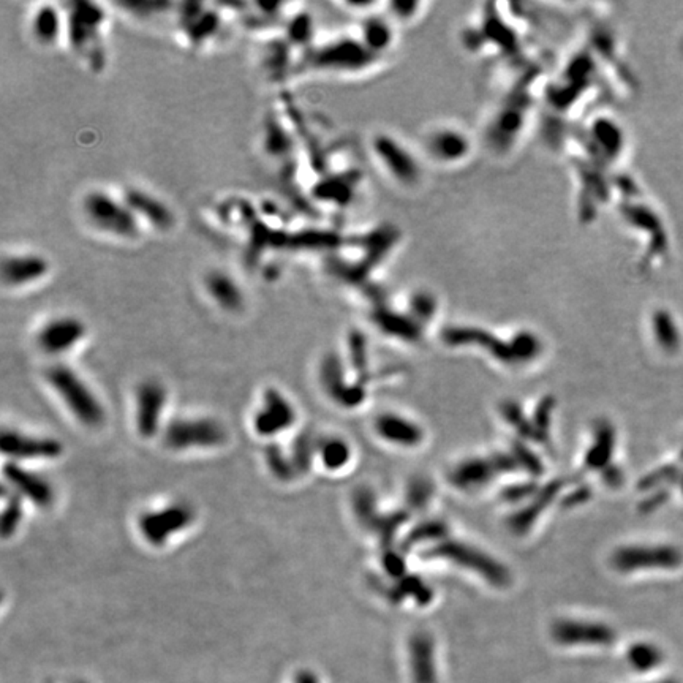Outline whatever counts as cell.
Segmentation results:
<instances>
[{"label": "cell", "instance_id": "1", "mask_svg": "<svg viewBox=\"0 0 683 683\" xmlns=\"http://www.w3.org/2000/svg\"><path fill=\"white\" fill-rule=\"evenodd\" d=\"M84 215L92 225L109 236L133 239L139 233V218L125 204L105 192H91L82 201Z\"/></svg>", "mask_w": 683, "mask_h": 683}, {"label": "cell", "instance_id": "2", "mask_svg": "<svg viewBox=\"0 0 683 683\" xmlns=\"http://www.w3.org/2000/svg\"><path fill=\"white\" fill-rule=\"evenodd\" d=\"M48 382L54 386L59 396L65 400L66 407L73 414L86 425L102 424L105 411L94 394L87 389L78 375L73 373L69 367L54 366L46 373Z\"/></svg>", "mask_w": 683, "mask_h": 683}, {"label": "cell", "instance_id": "3", "mask_svg": "<svg viewBox=\"0 0 683 683\" xmlns=\"http://www.w3.org/2000/svg\"><path fill=\"white\" fill-rule=\"evenodd\" d=\"M225 429L211 419H177L168 425L165 432V445L171 450H187V447H212L225 441Z\"/></svg>", "mask_w": 683, "mask_h": 683}, {"label": "cell", "instance_id": "4", "mask_svg": "<svg viewBox=\"0 0 683 683\" xmlns=\"http://www.w3.org/2000/svg\"><path fill=\"white\" fill-rule=\"evenodd\" d=\"M683 562V556L674 546L625 547L614 553V567L623 573L641 568H677Z\"/></svg>", "mask_w": 683, "mask_h": 683}, {"label": "cell", "instance_id": "5", "mask_svg": "<svg viewBox=\"0 0 683 683\" xmlns=\"http://www.w3.org/2000/svg\"><path fill=\"white\" fill-rule=\"evenodd\" d=\"M193 520L192 508L187 505H171L161 511L144 514L139 529L152 546H163L171 535L188 527Z\"/></svg>", "mask_w": 683, "mask_h": 683}, {"label": "cell", "instance_id": "6", "mask_svg": "<svg viewBox=\"0 0 683 683\" xmlns=\"http://www.w3.org/2000/svg\"><path fill=\"white\" fill-rule=\"evenodd\" d=\"M103 24V11L92 3H75L70 11L69 33L70 42L75 49L87 53L94 57V49L97 46L98 30Z\"/></svg>", "mask_w": 683, "mask_h": 683}, {"label": "cell", "instance_id": "7", "mask_svg": "<svg viewBox=\"0 0 683 683\" xmlns=\"http://www.w3.org/2000/svg\"><path fill=\"white\" fill-rule=\"evenodd\" d=\"M430 556L450 558L452 562H457L459 565H463V567L478 571L479 574H483L487 580H490L492 584L495 585L508 584V571L503 568L502 565H498L495 560H490L489 557L484 556V553L474 551L472 547L450 542V544H443L434 549V551L430 552Z\"/></svg>", "mask_w": 683, "mask_h": 683}, {"label": "cell", "instance_id": "8", "mask_svg": "<svg viewBox=\"0 0 683 683\" xmlns=\"http://www.w3.org/2000/svg\"><path fill=\"white\" fill-rule=\"evenodd\" d=\"M294 419L296 413L290 402L278 391L267 389L263 410L255 418V429L263 436H272L293 425Z\"/></svg>", "mask_w": 683, "mask_h": 683}, {"label": "cell", "instance_id": "9", "mask_svg": "<svg viewBox=\"0 0 683 683\" xmlns=\"http://www.w3.org/2000/svg\"><path fill=\"white\" fill-rule=\"evenodd\" d=\"M48 272L49 263L35 254L11 255L3 260L2 265L3 283L10 288L29 287L46 277Z\"/></svg>", "mask_w": 683, "mask_h": 683}, {"label": "cell", "instance_id": "10", "mask_svg": "<svg viewBox=\"0 0 683 683\" xmlns=\"http://www.w3.org/2000/svg\"><path fill=\"white\" fill-rule=\"evenodd\" d=\"M84 334H86V328L78 318L60 317L44 324L37 342L42 350L57 355V353L73 348L84 337Z\"/></svg>", "mask_w": 683, "mask_h": 683}, {"label": "cell", "instance_id": "11", "mask_svg": "<svg viewBox=\"0 0 683 683\" xmlns=\"http://www.w3.org/2000/svg\"><path fill=\"white\" fill-rule=\"evenodd\" d=\"M2 452L16 459H54L62 452V445L53 438H37V436L21 435L5 430L2 435Z\"/></svg>", "mask_w": 683, "mask_h": 683}, {"label": "cell", "instance_id": "12", "mask_svg": "<svg viewBox=\"0 0 683 683\" xmlns=\"http://www.w3.org/2000/svg\"><path fill=\"white\" fill-rule=\"evenodd\" d=\"M166 394L165 389L155 382H145L136 393V425L138 432L145 438L157 434L160 414L163 410Z\"/></svg>", "mask_w": 683, "mask_h": 683}, {"label": "cell", "instance_id": "13", "mask_svg": "<svg viewBox=\"0 0 683 683\" xmlns=\"http://www.w3.org/2000/svg\"><path fill=\"white\" fill-rule=\"evenodd\" d=\"M553 639L565 646L573 644H593L609 646L614 642L615 632L606 625L585 623V621H558L552 628Z\"/></svg>", "mask_w": 683, "mask_h": 683}, {"label": "cell", "instance_id": "14", "mask_svg": "<svg viewBox=\"0 0 683 683\" xmlns=\"http://www.w3.org/2000/svg\"><path fill=\"white\" fill-rule=\"evenodd\" d=\"M125 204L130 207L133 214L138 218L149 222L150 225L155 227L157 229H161V231L171 228L172 223H175V217H172L170 207L165 203H161L160 199L152 197V195L143 192V190H127Z\"/></svg>", "mask_w": 683, "mask_h": 683}, {"label": "cell", "instance_id": "15", "mask_svg": "<svg viewBox=\"0 0 683 683\" xmlns=\"http://www.w3.org/2000/svg\"><path fill=\"white\" fill-rule=\"evenodd\" d=\"M5 477L16 487L22 495L29 498L38 506H48L53 503V487L49 486L42 477L35 473L27 472L16 463H7L5 465Z\"/></svg>", "mask_w": 683, "mask_h": 683}, {"label": "cell", "instance_id": "16", "mask_svg": "<svg viewBox=\"0 0 683 683\" xmlns=\"http://www.w3.org/2000/svg\"><path fill=\"white\" fill-rule=\"evenodd\" d=\"M321 378L328 394L344 407H356L364 399V391L360 384L346 386L344 383V372L337 357L329 356L323 362Z\"/></svg>", "mask_w": 683, "mask_h": 683}, {"label": "cell", "instance_id": "17", "mask_svg": "<svg viewBox=\"0 0 683 683\" xmlns=\"http://www.w3.org/2000/svg\"><path fill=\"white\" fill-rule=\"evenodd\" d=\"M410 657L414 683H438L432 637L425 632H416L410 641Z\"/></svg>", "mask_w": 683, "mask_h": 683}, {"label": "cell", "instance_id": "18", "mask_svg": "<svg viewBox=\"0 0 683 683\" xmlns=\"http://www.w3.org/2000/svg\"><path fill=\"white\" fill-rule=\"evenodd\" d=\"M207 294L211 296L212 299L215 301V304H218L222 309H225L228 312L239 310L240 305L244 302L242 291L238 287V283L234 282L233 277H229L228 274L222 271H212L206 276L204 280Z\"/></svg>", "mask_w": 683, "mask_h": 683}, {"label": "cell", "instance_id": "19", "mask_svg": "<svg viewBox=\"0 0 683 683\" xmlns=\"http://www.w3.org/2000/svg\"><path fill=\"white\" fill-rule=\"evenodd\" d=\"M377 430L386 440L396 441L399 445L413 446L418 445L423 438L421 429L405 421V419H400L399 416H391V414H386V416L378 419Z\"/></svg>", "mask_w": 683, "mask_h": 683}, {"label": "cell", "instance_id": "20", "mask_svg": "<svg viewBox=\"0 0 683 683\" xmlns=\"http://www.w3.org/2000/svg\"><path fill=\"white\" fill-rule=\"evenodd\" d=\"M32 33L43 44H54L62 35V18L53 5H42L32 18Z\"/></svg>", "mask_w": 683, "mask_h": 683}, {"label": "cell", "instance_id": "21", "mask_svg": "<svg viewBox=\"0 0 683 683\" xmlns=\"http://www.w3.org/2000/svg\"><path fill=\"white\" fill-rule=\"evenodd\" d=\"M653 334L655 339L666 351H675L680 346V334L679 329H677V324L674 321V318L669 315L668 312L658 310L655 312L653 320Z\"/></svg>", "mask_w": 683, "mask_h": 683}, {"label": "cell", "instance_id": "22", "mask_svg": "<svg viewBox=\"0 0 683 683\" xmlns=\"http://www.w3.org/2000/svg\"><path fill=\"white\" fill-rule=\"evenodd\" d=\"M614 447V430L609 424H601L598 427L596 443L593 445L592 450L587 456V465L593 468H601L606 465L611 459V452Z\"/></svg>", "mask_w": 683, "mask_h": 683}, {"label": "cell", "instance_id": "23", "mask_svg": "<svg viewBox=\"0 0 683 683\" xmlns=\"http://www.w3.org/2000/svg\"><path fill=\"white\" fill-rule=\"evenodd\" d=\"M628 662L639 673H647L663 662V653L657 646L648 642L635 644L628 650Z\"/></svg>", "mask_w": 683, "mask_h": 683}, {"label": "cell", "instance_id": "24", "mask_svg": "<svg viewBox=\"0 0 683 683\" xmlns=\"http://www.w3.org/2000/svg\"><path fill=\"white\" fill-rule=\"evenodd\" d=\"M492 473H494V468L489 463L483 461H470L456 470L452 481L463 487L479 486L486 483Z\"/></svg>", "mask_w": 683, "mask_h": 683}, {"label": "cell", "instance_id": "25", "mask_svg": "<svg viewBox=\"0 0 683 683\" xmlns=\"http://www.w3.org/2000/svg\"><path fill=\"white\" fill-rule=\"evenodd\" d=\"M317 450V441L310 432H302L293 443L291 462L296 474H305L312 465L313 452Z\"/></svg>", "mask_w": 683, "mask_h": 683}, {"label": "cell", "instance_id": "26", "mask_svg": "<svg viewBox=\"0 0 683 683\" xmlns=\"http://www.w3.org/2000/svg\"><path fill=\"white\" fill-rule=\"evenodd\" d=\"M320 454L324 465L331 470H337L348 462L350 450L344 441H340L337 438H331L323 441V445L320 446Z\"/></svg>", "mask_w": 683, "mask_h": 683}, {"label": "cell", "instance_id": "27", "mask_svg": "<svg viewBox=\"0 0 683 683\" xmlns=\"http://www.w3.org/2000/svg\"><path fill=\"white\" fill-rule=\"evenodd\" d=\"M266 461L267 465H269L271 472L276 474L278 479L282 481H290L293 477H296L293 462L291 459L283 454L282 450L277 445H269L266 447Z\"/></svg>", "mask_w": 683, "mask_h": 683}, {"label": "cell", "instance_id": "28", "mask_svg": "<svg viewBox=\"0 0 683 683\" xmlns=\"http://www.w3.org/2000/svg\"><path fill=\"white\" fill-rule=\"evenodd\" d=\"M22 519V506L21 498L18 495H11L8 498L7 506L2 513V522H0V531H2L3 538H10L15 533L16 529Z\"/></svg>", "mask_w": 683, "mask_h": 683}, {"label": "cell", "instance_id": "29", "mask_svg": "<svg viewBox=\"0 0 683 683\" xmlns=\"http://www.w3.org/2000/svg\"><path fill=\"white\" fill-rule=\"evenodd\" d=\"M677 474H679V470H677L675 467L659 468L658 472H653L652 474H648L647 478H644L642 483H641V487L642 489H650V487L662 484L663 481H673Z\"/></svg>", "mask_w": 683, "mask_h": 683}, {"label": "cell", "instance_id": "30", "mask_svg": "<svg viewBox=\"0 0 683 683\" xmlns=\"http://www.w3.org/2000/svg\"><path fill=\"white\" fill-rule=\"evenodd\" d=\"M666 497H668V495H666V492H659V494H655L650 498V500H647V502L642 503L641 509H642V511H646V513L652 511V509H655L658 505H662V503L666 500Z\"/></svg>", "mask_w": 683, "mask_h": 683}, {"label": "cell", "instance_id": "31", "mask_svg": "<svg viewBox=\"0 0 683 683\" xmlns=\"http://www.w3.org/2000/svg\"><path fill=\"white\" fill-rule=\"evenodd\" d=\"M410 497H411V500L414 503H418V505H419V503H423L425 500V498L429 497V486L425 484V483H418V487H416V489L411 490V495Z\"/></svg>", "mask_w": 683, "mask_h": 683}, {"label": "cell", "instance_id": "32", "mask_svg": "<svg viewBox=\"0 0 683 683\" xmlns=\"http://www.w3.org/2000/svg\"><path fill=\"white\" fill-rule=\"evenodd\" d=\"M604 479H606V484L609 486H619L621 483L620 468H607V473L604 474Z\"/></svg>", "mask_w": 683, "mask_h": 683}, {"label": "cell", "instance_id": "33", "mask_svg": "<svg viewBox=\"0 0 683 683\" xmlns=\"http://www.w3.org/2000/svg\"><path fill=\"white\" fill-rule=\"evenodd\" d=\"M386 568L391 574H399L402 571V562L396 556H389L386 558Z\"/></svg>", "mask_w": 683, "mask_h": 683}, {"label": "cell", "instance_id": "34", "mask_svg": "<svg viewBox=\"0 0 683 683\" xmlns=\"http://www.w3.org/2000/svg\"><path fill=\"white\" fill-rule=\"evenodd\" d=\"M659 683H677V682H674V680H664V682H659Z\"/></svg>", "mask_w": 683, "mask_h": 683}, {"label": "cell", "instance_id": "35", "mask_svg": "<svg viewBox=\"0 0 683 683\" xmlns=\"http://www.w3.org/2000/svg\"><path fill=\"white\" fill-rule=\"evenodd\" d=\"M682 489H683V481H682Z\"/></svg>", "mask_w": 683, "mask_h": 683}, {"label": "cell", "instance_id": "36", "mask_svg": "<svg viewBox=\"0 0 683 683\" xmlns=\"http://www.w3.org/2000/svg\"><path fill=\"white\" fill-rule=\"evenodd\" d=\"M682 456H683V452H682Z\"/></svg>", "mask_w": 683, "mask_h": 683}]
</instances>
